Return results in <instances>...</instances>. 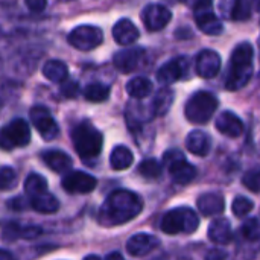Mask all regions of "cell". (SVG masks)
<instances>
[{"mask_svg":"<svg viewBox=\"0 0 260 260\" xmlns=\"http://www.w3.org/2000/svg\"><path fill=\"white\" fill-rule=\"evenodd\" d=\"M242 183H244V186H247L250 190H253L254 193H257V192H259V187H260L259 169L256 168V169H251V171H248V172L244 175V178H242Z\"/></svg>","mask_w":260,"mask_h":260,"instance_id":"36","label":"cell"},{"mask_svg":"<svg viewBox=\"0 0 260 260\" xmlns=\"http://www.w3.org/2000/svg\"><path fill=\"white\" fill-rule=\"evenodd\" d=\"M253 12V0H235L230 17L238 21L248 20Z\"/></svg>","mask_w":260,"mask_h":260,"instance_id":"31","label":"cell"},{"mask_svg":"<svg viewBox=\"0 0 260 260\" xmlns=\"http://www.w3.org/2000/svg\"><path fill=\"white\" fill-rule=\"evenodd\" d=\"M17 183V174L12 168L6 166L0 169V190H9Z\"/></svg>","mask_w":260,"mask_h":260,"instance_id":"34","label":"cell"},{"mask_svg":"<svg viewBox=\"0 0 260 260\" xmlns=\"http://www.w3.org/2000/svg\"><path fill=\"white\" fill-rule=\"evenodd\" d=\"M227 259V253L219 250V248H213L206 254V260H225Z\"/></svg>","mask_w":260,"mask_h":260,"instance_id":"39","label":"cell"},{"mask_svg":"<svg viewBox=\"0 0 260 260\" xmlns=\"http://www.w3.org/2000/svg\"><path fill=\"white\" fill-rule=\"evenodd\" d=\"M30 142V128L24 119H14L0 128V149L11 151L23 148Z\"/></svg>","mask_w":260,"mask_h":260,"instance_id":"6","label":"cell"},{"mask_svg":"<svg viewBox=\"0 0 260 260\" xmlns=\"http://www.w3.org/2000/svg\"><path fill=\"white\" fill-rule=\"evenodd\" d=\"M84 260H101V257H98V256H94V254H90V256H87Z\"/></svg>","mask_w":260,"mask_h":260,"instance_id":"42","label":"cell"},{"mask_svg":"<svg viewBox=\"0 0 260 260\" xmlns=\"http://www.w3.org/2000/svg\"><path fill=\"white\" fill-rule=\"evenodd\" d=\"M216 129L227 136V137H232V139H236L239 137L242 133H244V123L242 120L232 111H224L218 116L216 119Z\"/></svg>","mask_w":260,"mask_h":260,"instance_id":"17","label":"cell"},{"mask_svg":"<svg viewBox=\"0 0 260 260\" xmlns=\"http://www.w3.org/2000/svg\"><path fill=\"white\" fill-rule=\"evenodd\" d=\"M254 204L250 198H245V197H236L235 201H233V206H232V210L235 213V216L238 218H244L247 216L251 210H253Z\"/></svg>","mask_w":260,"mask_h":260,"instance_id":"33","label":"cell"},{"mask_svg":"<svg viewBox=\"0 0 260 260\" xmlns=\"http://www.w3.org/2000/svg\"><path fill=\"white\" fill-rule=\"evenodd\" d=\"M29 117L32 125L37 128V131L44 140L50 142L58 137L59 134L58 123L55 122V119L52 117V114L46 107H34L29 113Z\"/></svg>","mask_w":260,"mask_h":260,"instance_id":"10","label":"cell"},{"mask_svg":"<svg viewBox=\"0 0 260 260\" xmlns=\"http://www.w3.org/2000/svg\"><path fill=\"white\" fill-rule=\"evenodd\" d=\"M139 174L145 178H149V180H155L161 175V165L155 160V158H148V160H143L140 165H139Z\"/></svg>","mask_w":260,"mask_h":260,"instance_id":"32","label":"cell"},{"mask_svg":"<svg viewBox=\"0 0 260 260\" xmlns=\"http://www.w3.org/2000/svg\"><path fill=\"white\" fill-rule=\"evenodd\" d=\"M209 239L218 245H227L233 239V230L227 219H215L209 227Z\"/></svg>","mask_w":260,"mask_h":260,"instance_id":"22","label":"cell"},{"mask_svg":"<svg viewBox=\"0 0 260 260\" xmlns=\"http://www.w3.org/2000/svg\"><path fill=\"white\" fill-rule=\"evenodd\" d=\"M24 3L32 12H41L47 6V0H24Z\"/></svg>","mask_w":260,"mask_h":260,"instance_id":"38","label":"cell"},{"mask_svg":"<svg viewBox=\"0 0 260 260\" xmlns=\"http://www.w3.org/2000/svg\"><path fill=\"white\" fill-rule=\"evenodd\" d=\"M30 207L40 213H55L59 209V203L53 195L44 192L30 198Z\"/></svg>","mask_w":260,"mask_h":260,"instance_id":"28","label":"cell"},{"mask_svg":"<svg viewBox=\"0 0 260 260\" xmlns=\"http://www.w3.org/2000/svg\"><path fill=\"white\" fill-rule=\"evenodd\" d=\"M171 18H172V12L160 3H151L145 6L142 11V21L149 32L161 30L163 27L168 26Z\"/></svg>","mask_w":260,"mask_h":260,"instance_id":"11","label":"cell"},{"mask_svg":"<svg viewBox=\"0 0 260 260\" xmlns=\"http://www.w3.org/2000/svg\"><path fill=\"white\" fill-rule=\"evenodd\" d=\"M98 181L93 175L81 171H73L66 174L61 186L69 193H90L96 187Z\"/></svg>","mask_w":260,"mask_h":260,"instance_id":"12","label":"cell"},{"mask_svg":"<svg viewBox=\"0 0 260 260\" xmlns=\"http://www.w3.org/2000/svg\"><path fill=\"white\" fill-rule=\"evenodd\" d=\"M187 70H189L187 59L184 56H178V58L171 59L169 62H166L163 67L158 69L157 79L161 84L169 85V84H174V82L183 79L187 75Z\"/></svg>","mask_w":260,"mask_h":260,"instance_id":"13","label":"cell"},{"mask_svg":"<svg viewBox=\"0 0 260 260\" xmlns=\"http://www.w3.org/2000/svg\"><path fill=\"white\" fill-rule=\"evenodd\" d=\"M126 93L133 99H145L152 93V82L143 76H136L126 84Z\"/></svg>","mask_w":260,"mask_h":260,"instance_id":"25","label":"cell"},{"mask_svg":"<svg viewBox=\"0 0 260 260\" xmlns=\"http://www.w3.org/2000/svg\"><path fill=\"white\" fill-rule=\"evenodd\" d=\"M41 158L49 169H52L53 172H58V174L69 172L72 168V158L66 152L58 151V149H50V151L43 152Z\"/></svg>","mask_w":260,"mask_h":260,"instance_id":"21","label":"cell"},{"mask_svg":"<svg viewBox=\"0 0 260 260\" xmlns=\"http://www.w3.org/2000/svg\"><path fill=\"white\" fill-rule=\"evenodd\" d=\"M41 233V229L29 225V227H21L17 222H8L3 227V238H6L8 241H15V239H34Z\"/></svg>","mask_w":260,"mask_h":260,"instance_id":"23","label":"cell"},{"mask_svg":"<svg viewBox=\"0 0 260 260\" xmlns=\"http://www.w3.org/2000/svg\"><path fill=\"white\" fill-rule=\"evenodd\" d=\"M143 55H145V50L140 49V47L122 49V50H119L114 55L113 64H114V67L119 72H122V73H131V72H134L139 67Z\"/></svg>","mask_w":260,"mask_h":260,"instance_id":"14","label":"cell"},{"mask_svg":"<svg viewBox=\"0 0 260 260\" xmlns=\"http://www.w3.org/2000/svg\"><path fill=\"white\" fill-rule=\"evenodd\" d=\"M163 163L168 166V171L172 177V180L177 184H189L197 177V169L193 165H190L184 155L177 151L171 149L163 155Z\"/></svg>","mask_w":260,"mask_h":260,"instance_id":"8","label":"cell"},{"mask_svg":"<svg viewBox=\"0 0 260 260\" xmlns=\"http://www.w3.org/2000/svg\"><path fill=\"white\" fill-rule=\"evenodd\" d=\"M193 17L198 29L207 35H219L224 30V26L218 15L213 12V0H193L192 2Z\"/></svg>","mask_w":260,"mask_h":260,"instance_id":"7","label":"cell"},{"mask_svg":"<svg viewBox=\"0 0 260 260\" xmlns=\"http://www.w3.org/2000/svg\"><path fill=\"white\" fill-rule=\"evenodd\" d=\"M158 247H160V239L155 238V236H152V235H148V233L134 235L126 242L128 253L131 256H136V257L146 256V254H149L151 251H154Z\"/></svg>","mask_w":260,"mask_h":260,"instance_id":"16","label":"cell"},{"mask_svg":"<svg viewBox=\"0 0 260 260\" xmlns=\"http://www.w3.org/2000/svg\"><path fill=\"white\" fill-rule=\"evenodd\" d=\"M134 161L133 152L126 146H116L110 155V165L114 171H125L128 169Z\"/></svg>","mask_w":260,"mask_h":260,"instance_id":"27","label":"cell"},{"mask_svg":"<svg viewBox=\"0 0 260 260\" xmlns=\"http://www.w3.org/2000/svg\"><path fill=\"white\" fill-rule=\"evenodd\" d=\"M104 41V32L98 26L91 24H82L75 27L69 34V43L78 50H93L98 46H101Z\"/></svg>","mask_w":260,"mask_h":260,"instance_id":"9","label":"cell"},{"mask_svg":"<svg viewBox=\"0 0 260 260\" xmlns=\"http://www.w3.org/2000/svg\"><path fill=\"white\" fill-rule=\"evenodd\" d=\"M186 146L189 149V152H192L193 155H200V157H206L210 152L212 148V140L209 137V134H206L204 131L195 129L192 131L187 139H186Z\"/></svg>","mask_w":260,"mask_h":260,"instance_id":"20","label":"cell"},{"mask_svg":"<svg viewBox=\"0 0 260 260\" xmlns=\"http://www.w3.org/2000/svg\"><path fill=\"white\" fill-rule=\"evenodd\" d=\"M197 206L204 216H215V215H219L224 212L225 201L219 193L210 192V193L201 195L197 201Z\"/></svg>","mask_w":260,"mask_h":260,"instance_id":"19","label":"cell"},{"mask_svg":"<svg viewBox=\"0 0 260 260\" xmlns=\"http://www.w3.org/2000/svg\"><path fill=\"white\" fill-rule=\"evenodd\" d=\"M110 96V87L101 82H91L84 88V98L90 102H105Z\"/></svg>","mask_w":260,"mask_h":260,"instance_id":"29","label":"cell"},{"mask_svg":"<svg viewBox=\"0 0 260 260\" xmlns=\"http://www.w3.org/2000/svg\"><path fill=\"white\" fill-rule=\"evenodd\" d=\"M24 190L30 198L35 195L44 193V192H47V181L44 177H41L38 174H30L24 181Z\"/></svg>","mask_w":260,"mask_h":260,"instance_id":"30","label":"cell"},{"mask_svg":"<svg viewBox=\"0 0 260 260\" xmlns=\"http://www.w3.org/2000/svg\"><path fill=\"white\" fill-rule=\"evenodd\" d=\"M143 209L142 198L126 189L114 190L99 209V222L105 227L120 225L137 218Z\"/></svg>","mask_w":260,"mask_h":260,"instance_id":"1","label":"cell"},{"mask_svg":"<svg viewBox=\"0 0 260 260\" xmlns=\"http://www.w3.org/2000/svg\"><path fill=\"white\" fill-rule=\"evenodd\" d=\"M174 102V93L171 88L165 87V88H160L154 98V101L149 104L151 105V110H152V114L154 116H163L169 111L171 105Z\"/></svg>","mask_w":260,"mask_h":260,"instance_id":"26","label":"cell"},{"mask_svg":"<svg viewBox=\"0 0 260 260\" xmlns=\"http://www.w3.org/2000/svg\"><path fill=\"white\" fill-rule=\"evenodd\" d=\"M221 70V56L215 50L206 49L198 53L197 56V73L204 78L210 79L215 78Z\"/></svg>","mask_w":260,"mask_h":260,"instance_id":"15","label":"cell"},{"mask_svg":"<svg viewBox=\"0 0 260 260\" xmlns=\"http://www.w3.org/2000/svg\"><path fill=\"white\" fill-rule=\"evenodd\" d=\"M260 235L259 229V221L257 218H251L248 219L244 225H242V236L247 239V241H257Z\"/></svg>","mask_w":260,"mask_h":260,"instance_id":"35","label":"cell"},{"mask_svg":"<svg viewBox=\"0 0 260 260\" xmlns=\"http://www.w3.org/2000/svg\"><path fill=\"white\" fill-rule=\"evenodd\" d=\"M61 84H62V85H61V93H62L64 96H67V98H73V96H76V93L79 91L78 82H75V81L66 79V81L61 82Z\"/></svg>","mask_w":260,"mask_h":260,"instance_id":"37","label":"cell"},{"mask_svg":"<svg viewBox=\"0 0 260 260\" xmlns=\"http://www.w3.org/2000/svg\"><path fill=\"white\" fill-rule=\"evenodd\" d=\"M218 108V99L210 91H197L184 107L186 119L192 123H207Z\"/></svg>","mask_w":260,"mask_h":260,"instance_id":"5","label":"cell"},{"mask_svg":"<svg viewBox=\"0 0 260 260\" xmlns=\"http://www.w3.org/2000/svg\"><path fill=\"white\" fill-rule=\"evenodd\" d=\"M26 206H27V201H24V198H21V197L14 198V200L9 201V207L14 209V210H23Z\"/></svg>","mask_w":260,"mask_h":260,"instance_id":"40","label":"cell"},{"mask_svg":"<svg viewBox=\"0 0 260 260\" xmlns=\"http://www.w3.org/2000/svg\"><path fill=\"white\" fill-rule=\"evenodd\" d=\"M198 225H200V219L197 213L187 207H178L169 210L163 216L160 224L163 233L166 235H180V233L192 235L197 232Z\"/></svg>","mask_w":260,"mask_h":260,"instance_id":"4","label":"cell"},{"mask_svg":"<svg viewBox=\"0 0 260 260\" xmlns=\"http://www.w3.org/2000/svg\"><path fill=\"white\" fill-rule=\"evenodd\" d=\"M43 75L49 81L61 84L69 78V67L59 59H50L43 66Z\"/></svg>","mask_w":260,"mask_h":260,"instance_id":"24","label":"cell"},{"mask_svg":"<svg viewBox=\"0 0 260 260\" xmlns=\"http://www.w3.org/2000/svg\"><path fill=\"white\" fill-rule=\"evenodd\" d=\"M72 142L82 160H91L101 154L104 137L90 122H81L72 129Z\"/></svg>","mask_w":260,"mask_h":260,"instance_id":"3","label":"cell"},{"mask_svg":"<svg viewBox=\"0 0 260 260\" xmlns=\"http://www.w3.org/2000/svg\"><path fill=\"white\" fill-rule=\"evenodd\" d=\"M253 58L254 49L250 43H239L230 56V64L225 78V87L230 91L244 88L253 76Z\"/></svg>","mask_w":260,"mask_h":260,"instance_id":"2","label":"cell"},{"mask_svg":"<svg viewBox=\"0 0 260 260\" xmlns=\"http://www.w3.org/2000/svg\"><path fill=\"white\" fill-rule=\"evenodd\" d=\"M105 260H125L123 259V256L120 254V253H111V254H108Z\"/></svg>","mask_w":260,"mask_h":260,"instance_id":"41","label":"cell"},{"mask_svg":"<svg viewBox=\"0 0 260 260\" xmlns=\"http://www.w3.org/2000/svg\"><path fill=\"white\" fill-rule=\"evenodd\" d=\"M113 37H114V41L120 46H129L133 44L134 41L139 40L140 37V32L139 29L136 27V24L128 20V18H122L119 20L114 27H113Z\"/></svg>","mask_w":260,"mask_h":260,"instance_id":"18","label":"cell"},{"mask_svg":"<svg viewBox=\"0 0 260 260\" xmlns=\"http://www.w3.org/2000/svg\"><path fill=\"white\" fill-rule=\"evenodd\" d=\"M151 260H169L168 259V256H165V254H161V256H157V257H152Z\"/></svg>","mask_w":260,"mask_h":260,"instance_id":"43","label":"cell"}]
</instances>
